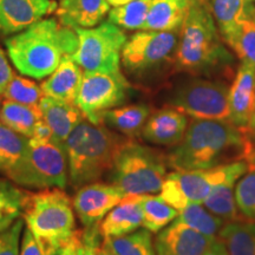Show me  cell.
<instances>
[{
	"label": "cell",
	"mask_w": 255,
	"mask_h": 255,
	"mask_svg": "<svg viewBox=\"0 0 255 255\" xmlns=\"http://www.w3.org/2000/svg\"><path fill=\"white\" fill-rule=\"evenodd\" d=\"M255 148L245 130L229 121L193 120L182 141L167 155L173 170L212 169L247 159Z\"/></svg>",
	"instance_id": "1"
},
{
	"label": "cell",
	"mask_w": 255,
	"mask_h": 255,
	"mask_svg": "<svg viewBox=\"0 0 255 255\" xmlns=\"http://www.w3.org/2000/svg\"><path fill=\"white\" fill-rule=\"evenodd\" d=\"M8 57L21 75L34 79L49 77L78 46L73 28L56 19H41L5 40Z\"/></svg>",
	"instance_id": "2"
},
{
	"label": "cell",
	"mask_w": 255,
	"mask_h": 255,
	"mask_svg": "<svg viewBox=\"0 0 255 255\" xmlns=\"http://www.w3.org/2000/svg\"><path fill=\"white\" fill-rule=\"evenodd\" d=\"M207 0H193L178 32L173 66L190 76H208L233 63Z\"/></svg>",
	"instance_id": "3"
},
{
	"label": "cell",
	"mask_w": 255,
	"mask_h": 255,
	"mask_svg": "<svg viewBox=\"0 0 255 255\" xmlns=\"http://www.w3.org/2000/svg\"><path fill=\"white\" fill-rule=\"evenodd\" d=\"M123 141L103 124L83 120L65 141L72 186L81 188L97 182L113 168L115 156Z\"/></svg>",
	"instance_id": "4"
},
{
	"label": "cell",
	"mask_w": 255,
	"mask_h": 255,
	"mask_svg": "<svg viewBox=\"0 0 255 255\" xmlns=\"http://www.w3.org/2000/svg\"><path fill=\"white\" fill-rule=\"evenodd\" d=\"M110 171L111 182L127 195L157 194L168 174V159L157 149L124 139Z\"/></svg>",
	"instance_id": "5"
},
{
	"label": "cell",
	"mask_w": 255,
	"mask_h": 255,
	"mask_svg": "<svg viewBox=\"0 0 255 255\" xmlns=\"http://www.w3.org/2000/svg\"><path fill=\"white\" fill-rule=\"evenodd\" d=\"M73 203L59 188L26 194L23 218L26 227L53 250L75 235Z\"/></svg>",
	"instance_id": "6"
},
{
	"label": "cell",
	"mask_w": 255,
	"mask_h": 255,
	"mask_svg": "<svg viewBox=\"0 0 255 255\" xmlns=\"http://www.w3.org/2000/svg\"><path fill=\"white\" fill-rule=\"evenodd\" d=\"M250 170L246 159L199 170H174L162 184L161 196L180 212L190 203L202 205L213 189L232 176H242Z\"/></svg>",
	"instance_id": "7"
},
{
	"label": "cell",
	"mask_w": 255,
	"mask_h": 255,
	"mask_svg": "<svg viewBox=\"0 0 255 255\" xmlns=\"http://www.w3.org/2000/svg\"><path fill=\"white\" fill-rule=\"evenodd\" d=\"M68 174L65 144L55 138L44 142L30 138L23 163L9 176V180L31 189H64L68 184Z\"/></svg>",
	"instance_id": "8"
},
{
	"label": "cell",
	"mask_w": 255,
	"mask_h": 255,
	"mask_svg": "<svg viewBox=\"0 0 255 255\" xmlns=\"http://www.w3.org/2000/svg\"><path fill=\"white\" fill-rule=\"evenodd\" d=\"M228 91L223 81L191 76L175 87L169 107L193 120L229 121Z\"/></svg>",
	"instance_id": "9"
},
{
	"label": "cell",
	"mask_w": 255,
	"mask_h": 255,
	"mask_svg": "<svg viewBox=\"0 0 255 255\" xmlns=\"http://www.w3.org/2000/svg\"><path fill=\"white\" fill-rule=\"evenodd\" d=\"M78 46L71 58L85 72L121 71V55L127 36L110 21L91 28H75Z\"/></svg>",
	"instance_id": "10"
},
{
	"label": "cell",
	"mask_w": 255,
	"mask_h": 255,
	"mask_svg": "<svg viewBox=\"0 0 255 255\" xmlns=\"http://www.w3.org/2000/svg\"><path fill=\"white\" fill-rule=\"evenodd\" d=\"M177 31H146L132 34L124 44L121 62L128 72L143 76L164 65H173L178 43Z\"/></svg>",
	"instance_id": "11"
},
{
	"label": "cell",
	"mask_w": 255,
	"mask_h": 255,
	"mask_svg": "<svg viewBox=\"0 0 255 255\" xmlns=\"http://www.w3.org/2000/svg\"><path fill=\"white\" fill-rule=\"evenodd\" d=\"M130 88V83L121 71L84 72L76 105L89 122L102 124L108 110L127 101Z\"/></svg>",
	"instance_id": "12"
},
{
	"label": "cell",
	"mask_w": 255,
	"mask_h": 255,
	"mask_svg": "<svg viewBox=\"0 0 255 255\" xmlns=\"http://www.w3.org/2000/svg\"><path fill=\"white\" fill-rule=\"evenodd\" d=\"M126 195L113 183L92 182L78 188L72 201L73 209L84 227L95 229Z\"/></svg>",
	"instance_id": "13"
},
{
	"label": "cell",
	"mask_w": 255,
	"mask_h": 255,
	"mask_svg": "<svg viewBox=\"0 0 255 255\" xmlns=\"http://www.w3.org/2000/svg\"><path fill=\"white\" fill-rule=\"evenodd\" d=\"M218 238L208 237L174 220L156 235V255H205Z\"/></svg>",
	"instance_id": "14"
},
{
	"label": "cell",
	"mask_w": 255,
	"mask_h": 255,
	"mask_svg": "<svg viewBox=\"0 0 255 255\" xmlns=\"http://www.w3.org/2000/svg\"><path fill=\"white\" fill-rule=\"evenodd\" d=\"M55 0H0V36L11 37L56 12Z\"/></svg>",
	"instance_id": "15"
},
{
	"label": "cell",
	"mask_w": 255,
	"mask_h": 255,
	"mask_svg": "<svg viewBox=\"0 0 255 255\" xmlns=\"http://www.w3.org/2000/svg\"><path fill=\"white\" fill-rule=\"evenodd\" d=\"M229 122L246 130L255 110V66L241 62L228 91Z\"/></svg>",
	"instance_id": "16"
},
{
	"label": "cell",
	"mask_w": 255,
	"mask_h": 255,
	"mask_svg": "<svg viewBox=\"0 0 255 255\" xmlns=\"http://www.w3.org/2000/svg\"><path fill=\"white\" fill-rule=\"evenodd\" d=\"M189 121L186 115L171 107L150 114L143 127L142 137L159 146H176L182 141Z\"/></svg>",
	"instance_id": "17"
},
{
	"label": "cell",
	"mask_w": 255,
	"mask_h": 255,
	"mask_svg": "<svg viewBox=\"0 0 255 255\" xmlns=\"http://www.w3.org/2000/svg\"><path fill=\"white\" fill-rule=\"evenodd\" d=\"M139 196L128 194L108 213L98 226L102 237L104 239L123 237L142 227L143 212Z\"/></svg>",
	"instance_id": "18"
},
{
	"label": "cell",
	"mask_w": 255,
	"mask_h": 255,
	"mask_svg": "<svg viewBox=\"0 0 255 255\" xmlns=\"http://www.w3.org/2000/svg\"><path fill=\"white\" fill-rule=\"evenodd\" d=\"M108 0H60L55 13L58 21L70 28H91L109 13Z\"/></svg>",
	"instance_id": "19"
},
{
	"label": "cell",
	"mask_w": 255,
	"mask_h": 255,
	"mask_svg": "<svg viewBox=\"0 0 255 255\" xmlns=\"http://www.w3.org/2000/svg\"><path fill=\"white\" fill-rule=\"evenodd\" d=\"M83 79L82 68L71 57H66L46 81L40 84L46 97L64 103L76 104Z\"/></svg>",
	"instance_id": "20"
},
{
	"label": "cell",
	"mask_w": 255,
	"mask_h": 255,
	"mask_svg": "<svg viewBox=\"0 0 255 255\" xmlns=\"http://www.w3.org/2000/svg\"><path fill=\"white\" fill-rule=\"evenodd\" d=\"M41 119L51 128L53 138L65 144L73 129L85 119L76 104L64 103L44 96L39 105Z\"/></svg>",
	"instance_id": "21"
},
{
	"label": "cell",
	"mask_w": 255,
	"mask_h": 255,
	"mask_svg": "<svg viewBox=\"0 0 255 255\" xmlns=\"http://www.w3.org/2000/svg\"><path fill=\"white\" fill-rule=\"evenodd\" d=\"M193 0H152L143 30L177 31L182 26Z\"/></svg>",
	"instance_id": "22"
},
{
	"label": "cell",
	"mask_w": 255,
	"mask_h": 255,
	"mask_svg": "<svg viewBox=\"0 0 255 255\" xmlns=\"http://www.w3.org/2000/svg\"><path fill=\"white\" fill-rule=\"evenodd\" d=\"M150 114V108L145 104L117 107L103 115L102 124L132 139L142 135L143 127Z\"/></svg>",
	"instance_id": "23"
},
{
	"label": "cell",
	"mask_w": 255,
	"mask_h": 255,
	"mask_svg": "<svg viewBox=\"0 0 255 255\" xmlns=\"http://www.w3.org/2000/svg\"><path fill=\"white\" fill-rule=\"evenodd\" d=\"M30 138L0 122V173L9 178L23 163L27 154Z\"/></svg>",
	"instance_id": "24"
},
{
	"label": "cell",
	"mask_w": 255,
	"mask_h": 255,
	"mask_svg": "<svg viewBox=\"0 0 255 255\" xmlns=\"http://www.w3.org/2000/svg\"><path fill=\"white\" fill-rule=\"evenodd\" d=\"M241 176H232L216 186L202 203L210 213L219 216L225 222L242 221L235 201V186Z\"/></svg>",
	"instance_id": "25"
},
{
	"label": "cell",
	"mask_w": 255,
	"mask_h": 255,
	"mask_svg": "<svg viewBox=\"0 0 255 255\" xmlns=\"http://www.w3.org/2000/svg\"><path fill=\"white\" fill-rule=\"evenodd\" d=\"M218 238L228 255H255V222L235 221L225 223Z\"/></svg>",
	"instance_id": "26"
},
{
	"label": "cell",
	"mask_w": 255,
	"mask_h": 255,
	"mask_svg": "<svg viewBox=\"0 0 255 255\" xmlns=\"http://www.w3.org/2000/svg\"><path fill=\"white\" fill-rule=\"evenodd\" d=\"M41 120V111L38 105H27L17 102L4 101L0 111V122L9 129L30 138L38 121Z\"/></svg>",
	"instance_id": "27"
},
{
	"label": "cell",
	"mask_w": 255,
	"mask_h": 255,
	"mask_svg": "<svg viewBox=\"0 0 255 255\" xmlns=\"http://www.w3.org/2000/svg\"><path fill=\"white\" fill-rule=\"evenodd\" d=\"M220 34L223 36L242 20L251 19L254 0H207Z\"/></svg>",
	"instance_id": "28"
},
{
	"label": "cell",
	"mask_w": 255,
	"mask_h": 255,
	"mask_svg": "<svg viewBox=\"0 0 255 255\" xmlns=\"http://www.w3.org/2000/svg\"><path fill=\"white\" fill-rule=\"evenodd\" d=\"M143 212V228L157 234L177 218L178 210L170 206L161 195L145 194L139 196Z\"/></svg>",
	"instance_id": "29"
},
{
	"label": "cell",
	"mask_w": 255,
	"mask_h": 255,
	"mask_svg": "<svg viewBox=\"0 0 255 255\" xmlns=\"http://www.w3.org/2000/svg\"><path fill=\"white\" fill-rule=\"evenodd\" d=\"M152 233L143 228L119 238L104 239L103 246L114 255H156Z\"/></svg>",
	"instance_id": "30"
},
{
	"label": "cell",
	"mask_w": 255,
	"mask_h": 255,
	"mask_svg": "<svg viewBox=\"0 0 255 255\" xmlns=\"http://www.w3.org/2000/svg\"><path fill=\"white\" fill-rule=\"evenodd\" d=\"M175 220L194 231L213 238H218L220 231L226 223L200 203H190L178 212L177 218Z\"/></svg>",
	"instance_id": "31"
},
{
	"label": "cell",
	"mask_w": 255,
	"mask_h": 255,
	"mask_svg": "<svg viewBox=\"0 0 255 255\" xmlns=\"http://www.w3.org/2000/svg\"><path fill=\"white\" fill-rule=\"evenodd\" d=\"M222 39L237 53L241 62H248L255 66V23L246 19L231 31L223 34Z\"/></svg>",
	"instance_id": "32"
},
{
	"label": "cell",
	"mask_w": 255,
	"mask_h": 255,
	"mask_svg": "<svg viewBox=\"0 0 255 255\" xmlns=\"http://www.w3.org/2000/svg\"><path fill=\"white\" fill-rule=\"evenodd\" d=\"M26 194L8 181L0 180V232L23 216Z\"/></svg>",
	"instance_id": "33"
},
{
	"label": "cell",
	"mask_w": 255,
	"mask_h": 255,
	"mask_svg": "<svg viewBox=\"0 0 255 255\" xmlns=\"http://www.w3.org/2000/svg\"><path fill=\"white\" fill-rule=\"evenodd\" d=\"M152 0H133L126 5L110 9L108 21L123 30H143Z\"/></svg>",
	"instance_id": "34"
},
{
	"label": "cell",
	"mask_w": 255,
	"mask_h": 255,
	"mask_svg": "<svg viewBox=\"0 0 255 255\" xmlns=\"http://www.w3.org/2000/svg\"><path fill=\"white\" fill-rule=\"evenodd\" d=\"M2 96L6 100L27 105H39L44 97L40 85L23 76L14 75L6 87Z\"/></svg>",
	"instance_id": "35"
},
{
	"label": "cell",
	"mask_w": 255,
	"mask_h": 255,
	"mask_svg": "<svg viewBox=\"0 0 255 255\" xmlns=\"http://www.w3.org/2000/svg\"><path fill=\"white\" fill-rule=\"evenodd\" d=\"M235 201L242 218L255 222V169H250L238 180Z\"/></svg>",
	"instance_id": "36"
},
{
	"label": "cell",
	"mask_w": 255,
	"mask_h": 255,
	"mask_svg": "<svg viewBox=\"0 0 255 255\" xmlns=\"http://www.w3.org/2000/svg\"><path fill=\"white\" fill-rule=\"evenodd\" d=\"M24 223V219H18L11 227L0 232V255H20Z\"/></svg>",
	"instance_id": "37"
},
{
	"label": "cell",
	"mask_w": 255,
	"mask_h": 255,
	"mask_svg": "<svg viewBox=\"0 0 255 255\" xmlns=\"http://www.w3.org/2000/svg\"><path fill=\"white\" fill-rule=\"evenodd\" d=\"M56 250L40 240L27 227L24 228L20 242V255H52Z\"/></svg>",
	"instance_id": "38"
},
{
	"label": "cell",
	"mask_w": 255,
	"mask_h": 255,
	"mask_svg": "<svg viewBox=\"0 0 255 255\" xmlns=\"http://www.w3.org/2000/svg\"><path fill=\"white\" fill-rule=\"evenodd\" d=\"M98 228L88 229L85 233H82V240L77 248V255H98L97 240H96V232Z\"/></svg>",
	"instance_id": "39"
},
{
	"label": "cell",
	"mask_w": 255,
	"mask_h": 255,
	"mask_svg": "<svg viewBox=\"0 0 255 255\" xmlns=\"http://www.w3.org/2000/svg\"><path fill=\"white\" fill-rule=\"evenodd\" d=\"M13 76L14 72L11 68V64L8 62L7 56H6L4 50L0 49V94H4L6 87L11 82Z\"/></svg>",
	"instance_id": "40"
},
{
	"label": "cell",
	"mask_w": 255,
	"mask_h": 255,
	"mask_svg": "<svg viewBox=\"0 0 255 255\" xmlns=\"http://www.w3.org/2000/svg\"><path fill=\"white\" fill-rule=\"evenodd\" d=\"M82 240V232L76 231L75 235L56 250L52 255H77V248Z\"/></svg>",
	"instance_id": "41"
},
{
	"label": "cell",
	"mask_w": 255,
	"mask_h": 255,
	"mask_svg": "<svg viewBox=\"0 0 255 255\" xmlns=\"http://www.w3.org/2000/svg\"><path fill=\"white\" fill-rule=\"evenodd\" d=\"M31 139H36V141H50V139H53V133L51 128L47 126L45 121L41 119L38 121V123L34 127L33 132H32V136L30 137Z\"/></svg>",
	"instance_id": "42"
},
{
	"label": "cell",
	"mask_w": 255,
	"mask_h": 255,
	"mask_svg": "<svg viewBox=\"0 0 255 255\" xmlns=\"http://www.w3.org/2000/svg\"><path fill=\"white\" fill-rule=\"evenodd\" d=\"M205 255H228V254H227V250H226L225 245H223V242L218 238L216 239V241L214 242V245L212 246V248H210Z\"/></svg>",
	"instance_id": "43"
},
{
	"label": "cell",
	"mask_w": 255,
	"mask_h": 255,
	"mask_svg": "<svg viewBox=\"0 0 255 255\" xmlns=\"http://www.w3.org/2000/svg\"><path fill=\"white\" fill-rule=\"evenodd\" d=\"M245 131L247 132V135L250 136L252 142H253L254 145H255V110H254L253 117H252V120H251L250 126H248V128L246 130H245Z\"/></svg>",
	"instance_id": "44"
},
{
	"label": "cell",
	"mask_w": 255,
	"mask_h": 255,
	"mask_svg": "<svg viewBox=\"0 0 255 255\" xmlns=\"http://www.w3.org/2000/svg\"><path fill=\"white\" fill-rule=\"evenodd\" d=\"M131 1H133V0H108L109 5L113 6V7H119V6L126 5L128 2H131Z\"/></svg>",
	"instance_id": "45"
},
{
	"label": "cell",
	"mask_w": 255,
	"mask_h": 255,
	"mask_svg": "<svg viewBox=\"0 0 255 255\" xmlns=\"http://www.w3.org/2000/svg\"><path fill=\"white\" fill-rule=\"evenodd\" d=\"M246 161L248 162V165H250V169H255V148L253 151L251 152L250 156H248Z\"/></svg>",
	"instance_id": "46"
},
{
	"label": "cell",
	"mask_w": 255,
	"mask_h": 255,
	"mask_svg": "<svg viewBox=\"0 0 255 255\" xmlns=\"http://www.w3.org/2000/svg\"><path fill=\"white\" fill-rule=\"evenodd\" d=\"M98 255H114V254H111L109 251L105 250L104 247H102V248H98Z\"/></svg>",
	"instance_id": "47"
},
{
	"label": "cell",
	"mask_w": 255,
	"mask_h": 255,
	"mask_svg": "<svg viewBox=\"0 0 255 255\" xmlns=\"http://www.w3.org/2000/svg\"><path fill=\"white\" fill-rule=\"evenodd\" d=\"M251 20H253L255 23V5L252 7V11H251Z\"/></svg>",
	"instance_id": "48"
},
{
	"label": "cell",
	"mask_w": 255,
	"mask_h": 255,
	"mask_svg": "<svg viewBox=\"0 0 255 255\" xmlns=\"http://www.w3.org/2000/svg\"><path fill=\"white\" fill-rule=\"evenodd\" d=\"M2 103H4V101H2V95L0 94V111H1V107H2Z\"/></svg>",
	"instance_id": "49"
}]
</instances>
